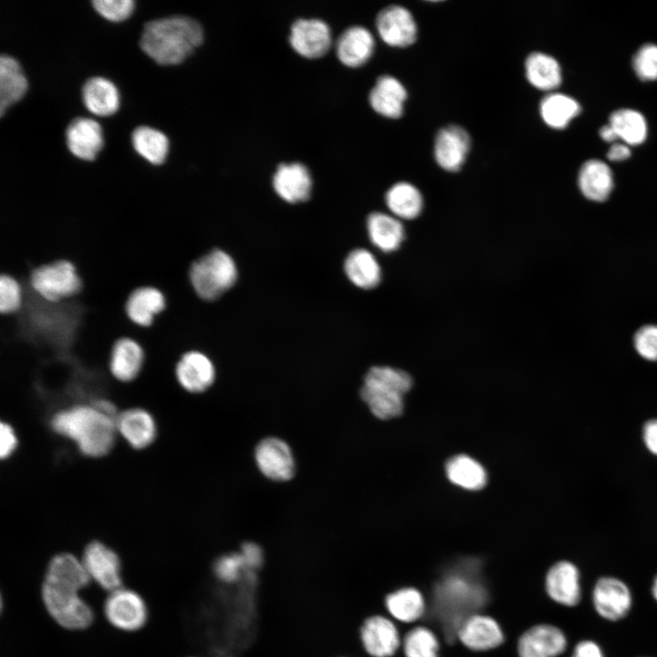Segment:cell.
Masks as SVG:
<instances>
[{
    "label": "cell",
    "instance_id": "6da1fadb",
    "mask_svg": "<svg viewBox=\"0 0 657 657\" xmlns=\"http://www.w3.org/2000/svg\"><path fill=\"white\" fill-rule=\"evenodd\" d=\"M91 582L80 558L59 553L49 561L41 587V598L50 617L61 627L79 631L94 620L91 607L79 595Z\"/></svg>",
    "mask_w": 657,
    "mask_h": 657
},
{
    "label": "cell",
    "instance_id": "7a4b0ae2",
    "mask_svg": "<svg viewBox=\"0 0 657 657\" xmlns=\"http://www.w3.org/2000/svg\"><path fill=\"white\" fill-rule=\"evenodd\" d=\"M118 413L112 402L99 399L57 411L50 419V426L57 435L74 443L85 456L100 458L114 446Z\"/></svg>",
    "mask_w": 657,
    "mask_h": 657
},
{
    "label": "cell",
    "instance_id": "3957f363",
    "mask_svg": "<svg viewBox=\"0 0 657 657\" xmlns=\"http://www.w3.org/2000/svg\"><path fill=\"white\" fill-rule=\"evenodd\" d=\"M200 23L187 16H172L147 22L140 39L141 50L162 66L177 65L201 45Z\"/></svg>",
    "mask_w": 657,
    "mask_h": 657
},
{
    "label": "cell",
    "instance_id": "277c9868",
    "mask_svg": "<svg viewBox=\"0 0 657 657\" xmlns=\"http://www.w3.org/2000/svg\"><path fill=\"white\" fill-rule=\"evenodd\" d=\"M412 385V377L406 371L373 366L367 371L360 393L374 416L389 420L402 414L403 395Z\"/></svg>",
    "mask_w": 657,
    "mask_h": 657
},
{
    "label": "cell",
    "instance_id": "5b68a950",
    "mask_svg": "<svg viewBox=\"0 0 657 657\" xmlns=\"http://www.w3.org/2000/svg\"><path fill=\"white\" fill-rule=\"evenodd\" d=\"M237 279L235 260L225 251L214 249L194 260L189 268V280L195 294L212 301L231 288Z\"/></svg>",
    "mask_w": 657,
    "mask_h": 657
},
{
    "label": "cell",
    "instance_id": "8992f818",
    "mask_svg": "<svg viewBox=\"0 0 657 657\" xmlns=\"http://www.w3.org/2000/svg\"><path fill=\"white\" fill-rule=\"evenodd\" d=\"M28 280L32 291L51 304L72 298L84 286L78 267L67 258L39 264L30 271Z\"/></svg>",
    "mask_w": 657,
    "mask_h": 657
},
{
    "label": "cell",
    "instance_id": "52a82bcc",
    "mask_svg": "<svg viewBox=\"0 0 657 657\" xmlns=\"http://www.w3.org/2000/svg\"><path fill=\"white\" fill-rule=\"evenodd\" d=\"M103 610L107 620L113 627L124 631L140 630L148 618L147 606L142 597L136 591L122 587L110 592Z\"/></svg>",
    "mask_w": 657,
    "mask_h": 657
},
{
    "label": "cell",
    "instance_id": "ba28073f",
    "mask_svg": "<svg viewBox=\"0 0 657 657\" xmlns=\"http://www.w3.org/2000/svg\"><path fill=\"white\" fill-rule=\"evenodd\" d=\"M80 559L91 581L101 589L110 592L122 587L120 557L106 544L91 541L86 546Z\"/></svg>",
    "mask_w": 657,
    "mask_h": 657
},
{
    "label": "cell",
    "instance_id": "9c48e42d",
    "mask_svg": "<svg viewBox=\"0 0 657 657\" xmlns=\"http://www.w3.org/2000/svg\"><path fill=\"white\" fill-rule=\"evenodd\" d=\"M255 459L260 472L276 482L290 480L295 474V458L289 445L280 438L267 437L258 443Z\"/></svg>",
    "mask_w": 657,
    "mask_h": 657
},
{
    "label": "cell",
    "instance_id": "30bf717a",
    "mask_svg": "<svg viewBox=\"0 0 657 657\" xmlns=\"http://www.w3.org/2000/svg\"><path fill=\"white\" fill-rule=\"evenodd\" d=\"M164 293L152 285H141L130 291L124 302V314L138 328H151L167 308Z\"/></svg>",
    "mask_w": 657,
    "mask_h": 657
},
{
    "label": "cell",
    "instance_id": "8fae6325",
    "mask_svg": "<svg viewBox=\"0 0 657 657\" xmlns=\"http://www.w3.org/2000/svg\"><path fill=\"white\" fill-rule=\"evenodd\" d=\"M331 30L319 18H297L290 27L288 40L291 47L306 57L324 55L331 45Z\"/></svg>",
    "mask_w": 657,
    "mask_h": 657
},
{
    "label": "cell",
    "instance_id": "7c38bea8",
    "mask_svg": "<svg viewBox=\"0 0 657 657\" xmlns=\"http://www.w3.org/2000/svg\"><path fill=\"white\" fill-rule=\"evenodd\" d=\"M145 361V349L137 339L121 336L113 341L108 365L110 373L115 380L123 383L136 380Z\"/></svg>",
    "mask_w": 657,
    "mask_h": 657
},
{
    "label": "cell",
    "instance_id": "4fadbf2b",
    "mask_svg": "<svg viewBox=\"0 0 657 657\" xmlns=\"http://www.w3.org/2000/svg\"><path fill=\"white\" fill-rule=\"evenodd\" d=\"M174 375L184 391L202 393L213 385L215 369L211 359L203 352L189 350L182 354L177 360Z\"/></svg>",
    "mask_w": 657,
    "mask_h": 657
},
{
    "label": "cell",
    "instance_id": "5bb4252c",
    "mask_svg": "<svg viewBox=\"0 0 657 657\" xmlns=\"http://www.w3.org/2000/svg\"><path fill=\"white\" fill-rule=\"evenodd\" d=\"M376 27L388 45L403 47L412 45L417 36V26L411 12L398 5L384 7L377 16Z\"/></svg>",
    "mask_w": 657,
    "mask_h": 657
},
{
    "label": "cell",
    "instance_id": "9a60e30c",
    "mask_svg": "<svg viewBox=\"0 0 657 657\" xmlns=\"http://www.w3.org/2000/svg\"><path fill=\"white\" fill-rule=\"evenodd\" d=\"M117 433L133 449L151 445L157 437V423L145 409L135 407L120 412L116 418Z\"/></svg>",
    "mask_w": 657,
    "mask_h": 657
},
{
    "label": "cell",
    "instance_id": "2e32d148",
    "mask_svg": "<svg viewBox=\"0 0 657 657\" xmlns=\"http://www.w3.org/2000/svg\"><path fill=\"white\" fill-rule=\"evenodd\" d=\"M66 144L72 155L84 161H93L103 147L100 125L90 118L78 117L66 129Z\"/></svg>",
    "mask_w": 657,
    "mask_h": 657
},
{
    "label": "cell",
    "instance_id": "e0dca14e",
    "mask_svg": "<svg viewBox=\"0 0 657 657\" xmlns=\"http://www.w3.org/2000/svg\"><path fill=\"white\" fill-rule=\"evenodd\" d=\"M272 183L277 195L291 203L308 200L312 190L310 172L298 162L280 163L273 175Z\"/></svg>",
    "mask_w": 657,
    "mask_h": 657
},
{
    "label": "cell",
    "instance_id": "ac0fdd59",
    "mask_svg": "<svg viewBox=\"0 0 657 657\" xmlns=\"http://www.w3.org/2000/svg\"><path fill=\"white\" fill-rule=\"evenodd\" d=\"M566 646L567 640L558 628L539 624L520 636L517 652L519 657H555L562 653Z\"/></svg>",
    "mask_w": 657,
    "mask_h": 657
},
{
    "label": "cell",
    "instance_id": "d6986e66",
    "mask_svg": "<svg viewBox=\"0 0 657 657\" xmlns=\"http://www.w3.org/2000/svg\"><path fill=\"white\" fill-rule=\"evenodd\" d=\"M593 603L600 616L610 620H617L628 613L631 596L622 581L605 577L600 579L594 587Z\"/></svg>",
    "mask_w": 657,
    "mask_h": 657
},
{
    "label": "cell",
    "instance_id": "ffe728a7",
    "mask_svg": "<svg viewBox=\"0 0 657 657\" xmlns=\"http://www.w3.org/2000/svg\"><path fill=\"white\" fill-rule=\"evenodd\" d=\"M470 144V136L461 126L443 128L434 141L435 161L443 169L456 172L464 162Z\"/></svg>",
    "mask_w": 657,
    "mask_h": 657
},
{
    "label": "cell",
    "instance_id": "44dd1931",
    "mask_svg": "<svg viewBox=\"0 0 657 657\" xmlns=\"http://www.w3.org/2000/svg\"><path fill=\"white\" fill-rule=\"evenodd\" d=\"M360 633L365 651L372 657H391L400 646L395 625L380 615L366 619Z\"/></svg>",
    "mask_w": 657,
    "mask_h": 657
},
{
    "label": "cell",
    "instance_id": "7402d4cb",
    "mask_svg": "<svg viewBox=\"0 0 657 657\" xmlns=\"http://www.w3.org/2000/svg\"><path fill=\"white\" fill-rule=\"evenodd\" d=\"M461 642L473 651H486L499 646L504 641L503 631L491 617L471 615L457 630Z\"/></svg>",
    "mask_w": 657,
    "mask_h": 657
},
{
    "label": "cell",
    "instance_id": "603a6c76",
    "mask_svg": "<svg viewBox=\"0 0 657 657\" xmlns=\"http://www.w3.org/2000/svg\"><path fill=\"white\" fill-rule=\"evenodd\" d=\"M374 45V37L367 27L351 26L339 36L336 53L344 65L359 67L371 57Z\"/></svg>",
    "mask_w": 657,
    "mask_h": 657
},
{
    "label": "cell",
    "instance_id": "cb8c5ba5",
    "mask_svg": "<svg viewBox=\"0 0 657 657\" xmlns=\"http://www.w3.org/2000/svg\"><path fill=\"white\" fill-rule=\"evenodd\" d=\"M579 579V570L575 565L568 561H559L547 574V592L558 603L575 606L580 600Z\"/></svg>",
    "mask_w": 657,
    "mask_h": 657
},
{
    "label": "cell",
    "instance_id": "d4e9b609",
    "mask_svg": "<svg viewBox=\"0 0 657 657\" xmlns=\"http://www.w3.org/2000/svg\"><path fill=\"white\" fill-rule=\"evenodd\" d=\"M406 97V89L396 78L382 75L370 89L369 101L379 114L394 119L402 114Z\"/></svg>",
    "mask_w": 657,
    "mask_h": 657
},
{
    "label": "cell",
    "instance_id": "484cf974",
    "mask_svg": "<svg viewBox=\"0 0 657 657\" xmlns=\"http://www.w3.org/2000/svg\"><path fill=\"white\" fill-rule=\"evenodd\" d=\"M578 184L581 193L593 202H604L613 189V175L610 168L601 160L591 159L579 169Z\"/></svg>",
    "mask_w": 657,
    "mask_h": 657
},
{
    "label": "cell",
    "instance_id": "4316f807",
    "mask_svg": "<svg viewBox=\"0 0 657 657\" xmlns=\"http://www.w3.org/2000/svg\"><path fill=\"white\" fill-rule=\"evenodd\" d=\"M366 227L370 243L384 253L397 250L405 237L400 219L381 212L371 213L367 217Z\"/></svg>",
    "mask_w": 657,
    "mask_h": 657
},
{
    "label": "cell",
    "instance_id": "83f0119b",
    "mask_svg": "<svg viewBox=\"0 0 657 657\" xmlns=\"http://www.w3.org/2000/svg\"><path fill=\"white\" fill-rule=\"evenodd\" d=\"M82 100L86 109L99 117L114 114L120 106V94L117 87L102 77H93L82 86Z\"/></svg>",
    "mask_w": 657,
    "mask_h": 657
},
{
    "label": "cell",
    "instance_id": "f1b7e54d",
    "mask_svg": "<svg viewBox=\"0 0 657 657\" xmlns=\"http://www.w3.org/2000/svg\"><path fill=\"white\" fill-rule=\"evenodd\" d=\"M343 267L348 279L357 287L372 289L381 283V266L369 250L356 248L350 251Z\"/></svg>",
    "mask_w": 657,
    "mask_h": 657
},
{
    "label": "cell",
    "instance_id": "f546056e",
    "mask_svg": "<svg viewBox=\"0 0 657 657\" xmlns=\"http://www.w3.org/2000/svg\"><path fill=\"white\" fill-rule=\"evenodd\" d=\"M28 89L27 79L19 62L9 55L0 57V115L19 101Z\"/></svg>",
    "mask_w": 657,
    "mask_h": 657
},
{
    "label": "cell",
    "instance_id": "4dcf8cb0",
    "mask_svg": "<svg viewBox=\"0 0 657 657\" xmlns=\"http://www.w3.org/2000/svg\"><path fill=\"white\" fill-rule=\"evenodd\" d=\"M385 202L392 215L398 219L412 220L417 218L423 208L421 192L412 183L399 182L386 193Z\"/></svg>",
    "mask_w": 657,
    "mask_h": 657
},
{
    "label": "cell",
    "instance_id": "1f68e13d",
    "mask_svg": "<svg viewBox=\"0 0 657 657\" xmlns=\"http://www.w3.org/2000/svg\"><path fill=\"white\" fill-rule=\"evenodd\" d=\"M528 81L541 90H553L562 80L558 62L551 56L542 52L531 53L525 64Z\"/></svg>",
    "mask_w": 657,
    "mask_h": 657
},
{
    "label": "cell",
    "instance_id": "d6a6232c",
    "mask_svg": "<svg viewBox=\"0 0 657 657\" xmlns=\"http://www.w3.org/2000/svg\"><path fill=\"white\" fill-rule=\"evenodd\" d=\"M131 143L135 151L153 165H160L166 160L169 140L159 130L149 126H139L131 133Z\"/></svg>",
    "mask_w": 657,
    "mask_h": 657
},
{
    "label": "cell",
    "instance_id": "836d02e7",
    "mask_svg": "<svg viewBox=\"0 0 657 657\" xmlns=\"http://www.w3.org/2000/svg\"><path fill=\"white\" fill-rule=\"evenodd\" d=\"M448 479L467 490H479L487 482L484 467L473 458L459 454L452 457L445 465Z\"/></svg>",
    "mask_w": 657,
    "mask_h": 657
},
{
    "label": "cell",
    "instance_id": "e575fe53",
    "mask_svg": "<svg viewBox=\"0 0 657 657\" xmlns=\"http://www.w3.org/2000/svg\"><path fill=\"white\" fill-rule=\"evenodd\" d=\"M579 102L573 98L561 94L550 93L540 102V114L547 125L553 129H564L580 112Z\"/></svg>",
    "mask_w": 657,
    "mask_h": 657
},
{
    "label": "cell",
    "instance_id": "d590c367",
    "mask_svg": "<svg viewBox=\"0 0 657 657\" xmlns=\"http://www.w3.org/2000/svg\"><path fill=\"white\" fill-rule=\"evenodd\" d=\"M386 608L391 615L403 622H412L424 612L422 593L413 588L398 589L386 597Z\"/></svg>",
    "mask_w": 657,
    "mask_h": 657
},
{
    "label": "cell",
    "instance_id": "8d00e7d4",
    "mask_svg": "<svg viewBox=\"0 0 657 657\" xmlns=\"http://www.w3.org/2000/svg\"><path fill=\"white\" fill-rule=\"evenodd\" d=\"M619 139L627 145L641 144L647 137V122L643 115L631 109H620L611 113L609 122Z\"/></svg>",
    "mask_w": 657,
    "mask_h": 657
},
{
    "label": "cell",
    "instance_id": "74e56055",
    "mask_svg": "<svg viewBox=\"0 0 657 657\" xmlns=\"http://www.w3.org/2000/svg\"><path fill=\"white\" fill-rule=\"evenodd\" d=\"M438 641L426 627L411 630L403 641L405 657H438Z\"/></svg>",
    "mask_w": 657,
    "mask_h": 657
},
{
    "label": "cell",
    "instance_id": "f35d334b",
    "mask_svg": "<svg viewBox=\"0 0 657 657\" xmlns=\"http://www.w3.org/2000/svg\"><path fill=\"white\" fill-rule=\"evenodd\" d=\"M24 292L22 284L10 273L0 276V312L12 315L19 311L23 306Z\"/></svg>",
    "mask_w": 657,
    "mask_h": 657
},
{
    "label": "cell",
    "instance_id": "ab89813d",
    "mask_svg": "<svg viewBox=\"0 0 657 657\" xmlns=\"http://www.w3.org/2000/svg\"><path fill=\"white\" fill-rule=\"evenodd\" d=\"M632 68L641 80H657V45L641 46L632 57Z\"/></svg>",
    "mask_w": 657,
    "mask_h": 657
},
{
    "label": "cell",
    "instance_id": "60d3db41",
    "mask_svg": "<svg viewBox=\"0 0 657 657\" xmlns=\"http://www.w3.org/2000/svg\"><path fill=\"white\" fill-rule=\"evenodd\" d=\"M214 573L224 583H234L240 579L246 567L240 552H232L219 557L213 566Z\"/></svg>",
    "mask_w": 657,
    "mask_h": 657
},
{
    "label": "cell",
    "instance_id": "b9f144b4",
    "mask_svg": "<svg viewBox=\"0 0 657 657\" xmlns=\"http://www.w3.org/2000/svg\"><path fill=\"white\" fill-rule=\"evenodd\" d=\"M94 9L105 19L111 22H121L130 17L134 10L133 0H94Z\"/></svg>",
    "mask_w": 657,
    "mask_h": 657
},
{
    "label": "cell",
    "instance_id": "7bdbcfd3",
    "mask_svg": "<svg viewBox=\"0 0 657 657\" xmlns=\"http://www.w3.org/2000/svg\"><path fill=\"white\" fill-rule=\"evenodd\" d=\"M634 347L638 354L650 361H657V325H646L634 335Z\"/></svg>",
    "mask_w": 657,
    "mask_h": 657
},
{
    "label": "cell",
    "instance_id": "ee69618b",
    "mask_svg": "<svg viewBox=\"0 0 657 657\" xmlns=\"http://www.w3.org/2000/svg\"><path fill=\"white\" fill-rule=\"evenodd\" d=\"M18 446V437L14 427L7 422H1L0 455L3 460L9 458Z\"/></svg>",
    "mask_w": 657,
    "mask_h": 657
},
{
    "label": "cell",
    "instance_id": "f6af8a7d",
    "mask_svg": "<svg viewBox=\"0 0 657 657\" xmlns=\"http://www.w3.org/2000/svg\"><path fill=\"white\" fill-rule=\"evenodd\" d=\"M239 552L248 570L254 571L262 568L264 552L259 545L254 542H245L241 545Z\"/></svg>",
    "mask_w": 657,
    "mask_h": 657
},
{
    "label": "cell",
    "instance_id": "bcb514c9",
    "mask_svg": "<svg viewBox=\"0 0 657 657\" xmlns=\"http://www.w3.org/2000/svg\"><path fill=\"white\" fill-rule=\"evenodd\" d=\"M643 441L648 450L657 455V419L644 424Z\"/></svg>",
    "mask_w": 657,
    "mask_h": 657
},
{
    "label": "cell",
    "instance_id": "7dc6e473",
    "mask_svg": "<svg viewBox=\"0 0 657 657\" xmlns=\"http://www.w3.org/2000/svg\"><path fill=\"white\" fill-rule=\"evenodd\" d=\"M572 657H604L603 653L594 641H583L578 643L574 649Z\"/></svg>",
    "mask_w": 657,
    "mask_h": 657
},
{
    "label": "cell",
    "instance_id": "c3c4849f",
    "mask_svg": "<svg viewBox=\"0 0 657 657\" xmlns=\"http://www.w3.org/2000/svg\"><path fill=\"white\" fill-rule=\"evenodd\" d=\"M631 154L626 143H613L607 152V158L612 162H621L630 158Z\"/></svg>",
    "mask_w": 657,
    "mask_h": 657
},
{
    "label": "cell",
    "instance_id": "681fc988",
    "mask_svg": "<svg viewBox=\"0 0 657 657\" xmlns=\"http://www.w3.org/2000/svg\"><path fill=\"white\" fill-rule=\"evenodd\" d=\"M599 133L601 139L608 142H614L619 139L615 130L610 123L602 126Z\"/></svg>",
    "mask_w": 657,
    "mask_h": 657
},
{
    "label": "cell",
    "instance_id": "f907efd6",
    "mask_svg": "<svg viewBox=\"0 0 657 657\" xmlns=\"http://www.w3.org/2000/svg\"><path fill=\"white\" fill-rule=\"evenodd\" d=\"M652 595L657 600V576L654 579L653 585H652Z\"/></svg>",
    "mask_w": 657,
    "mask_h": 657
}]
</instances>
